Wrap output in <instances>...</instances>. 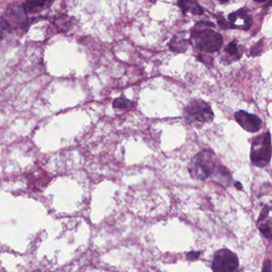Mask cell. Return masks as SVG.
Masks as SVG:
<instances>
[{
    "instance_id": "6da1fadb",
    "label": "cell",
    "mask_w": 272,
    "mask_h": 272,
    "mask_svg": "<svg viewBox=\"0 0 272 272\" xmlns=\"http://www.w3.org/2000/svg\"><path fill=\"white\" fill-rule=\"evenodd\" d=\"M218 166L215 153L211 150H205L191 161L188 172L193 178L205 180L215 174Z\"/></svg>"
},
{
    "instance_id": "7a4b0ae2",
    "label": "cell",
    "mask_w": 272,
    "mask_h": 272,
    "mask_svg": "<svg viewBox=\"0 0 272 272\" xmlns=\"http://www.w3.org/2000/svg\"><path fill=\"white\" fill-rule=\"evenodd\" d=\"M191 43L200 52L213 53L219 52L223 45V36L211 29H199L193 31Z\"/></svg>"
},
{
    "instance_id": "3957f363",
    "label": "cell",
    "mask_w": 272,
    "mask_h": 272,
    "mask_svg": "<svg viewBox=\"0 0 272 272\" xmlns=\"http://www.w3.org/2000/svg\"><path fill=\"white\" fill-rule=\"evenodd\" d=\"M272 158V141L270 132L263 133L254 138L251 150L252 164L259 168H264Z\"/></svg>"
},
{
    "instance_id": "277c9868",
    "label": "cell",
    "mask_w": 272,
    "mask_h": 272,
    "mask_svg": "<svg viewBox=\"0 0 272 272\" xmlns=\"http://www.w3.org/2000/svg\"><path fill=\"white\" fill-rule=\"evenodd\" d=\"M184 119L191 125H201L211 122L214 118L210 105L201 99L193 100L188 103L184 110Z\"/></svg>"
},
{
    "instance_id": "5b68a950",
    "label": "cell",
    "mask_w": 272,
    "mask_h": 272,
    "mask_svg": "<svg viewBox=\"0 0 272 272\" xmlns=\"http://www.w3.org/2000/svg\"><path fill=\"white\" fill-rule=\"evenodd\" d=\"M239 262L237 256L230 250H219L213 257V272H237Z\"/></svg>"
},
{
    "instance_id": "8992f818",
    "label": "cell",
    "mask_w": 272,
    "mask_h": 272,
    "mask_svg": "<svg viewBox=\"0 0 272 272\" xmlns=\"http://www.w3.org/2000/svg\"><path fill=\"white\" fill-rule=\"evenodd\" d=\"M252 24V17L246 7L239 9L237 11L231 13L227 21V30L229 29H240L248 31Z\"/></svg>"
},
{
    "instance_id": "52a82bcc",
    "label": "cell",
    "mask_w": 272,
    "mask_h": 272,
    "mask_svg": "<svg viewBox=\"0 0 272 272\" xmlns=\"http://www.w3.org/2000/svg\"><path fill=\"white\" fill-rule=\"evenodd\" d=\"M235 118L240 126L249 133H257L262 127L261 119L256 114L239 110L235 113Z\"/></svg>"
},
{
    "instance_id": "ba28073f",
    "label": "cell",
    "mask_w": 272,
    "mask_h": 272,
    "mask_svg": "<svg viewBox=\"0 0 272 272\" xmlns=\"http://www.w3.org/2000/svg\"><path fill=\"white\" fill-rule=\"evenodd\" d=\"M178 5L184 14H186L189 11L192 14L201 15L204 13L202 7L196 1H190V0L189 1H180L178 2Z\"/></svg>"
},
{
    "instance_id": "9c48e42d",
    "label": "cell",
    "mask_w": 272,
    "mask_h": 272,
    "mask_svg": "<svg viewBox=\"0 0 272 272\" xmlns=\"http://www.w3.org/2000/svg\"><path fill=\"white\" fill-rule=\"evenodd\" d=\"M113 108L123 109V110H133L135 109L136 103L127 99L124 96H121L114 99L113 102Z\"/></svg>"
},
{
    "instance_id": "30bf717a",
    "label": "cell",
    "mask_w": 272,
    "mask_h": 272,
    "mask_svg": "<svg viewBox=\"0 0 272 272\" xmlns=\"http://www.w3.org/2000/svg\"><path fill=\"white\" fill-rule=\"evenodd\" d=\"M51 2H39V1H34V2H25L23 5V9L26 12L34 13L40 11L47 7V5L51 4Z\"/></svg>"
},
{
    "instance_id": "8fae6325",
    "label": "cell",
    "mask_w": 272,
    "mask_h": 272,
    "mask_svg": "<svg viewBox=\"0 0 272 272\" xmlns=\"http://www.w3.org/2000/svg\"><path fill=\"white\" fill-rule=\"evenodd\" d=\"M224 52L230 55L235 56L236 57V59H239L241 57V54L239 53V50H238V44L236 40H233L231 43H228V45L226 47L225 51Z\"/></svg>"
},
{
    "instance_id": "7c38bea8",
    "label": "cell",
    "mask_w": 272,
    "mask_h": 272,
    "mask_svg": "<svg viewBox=\"0 0 272 272\" xmlns=\"http://www.w3.org/2000/svg\"><path fill=\"white\" fill-rule=\"evenodd\" d=\"M10 25L4 18L0 19V39L6 35V32L10 31Z\"/></svg>"
},
{
    "instance_id": "4fadbf2b",
    "label": "cell",
    "mask_w": 272,
    "mask_h": 272,
    "mask_svg": "<svg viewBox=\"0 0 272 272\" xmlns=\"http://www.w3.org/2000/svg\"><path fill=\"white\" fill-rule=\"evenodd\" d=\"M200 256H201L200 252H191L187 254V258L190 260H197Z\"/></svg>"
},
{
    "instance_id": "5bb4252c",
    "label": "cell",
    "mask_w": 272,
    "mask_h": 272,
    "mask_svg": "<svg viewBox=\"0 0 272 272\" xmlns=\"http://www.w3.org/2000/svg\"><path fill=\"white\" fill-rule=\"evenodd\" d=\"M263 272H272V262L270 260H268L264 262L263 267Z\"/></svg>"
},
{
    "instance_id": "9a60e30c",
    "label": "cell",
    "mask_w": 272,
    "mask_h": 272,
    "mask_svg": "<svg viewBox=\"0 0 272 272\" xmlns=\"http://www.w3.org/2000/svg\"><path fill=\"white\" fill-rule=\"evenodd\" d=\"M236 186L238 187V189H242L241 184H239V182L236 183Z\"/></svg>"
}]
</instances>
